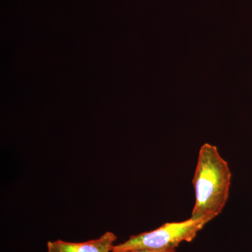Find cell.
Wrapping results in <instances>:
<instances>
[{
  "label": "cell",
  "mask_w": 252,
  "mask_h": 252,
  "mask_svg": "<svg viewBox=\"0 0 252 252\" xmlns=\"http://www.w3.org/2000/svg\"><path fill=\"white\" fill-rule=\"evenodd\" d=\"M231 176L216 146L204 144L193 176L195 202L190 218L210 221L221 213L229 196Z\"/></svg>",
  "instance_id": "cell-1"
},
{
  "label": "cell",
  "mask_w": 252,
  "mask_h": 252,
  "mask_svg": "<svg viewBox=\"0 0 252 252\" xmlns=\"http://www.w3.org/2000/svg\"><path fill=\"white\" fill-rule=\"evenodd\" d=\"M206 220H189L165 223L157 229L132 235L128 240L114 245L112 252L130 250L166 251L176 250L183 242L190 243L209 223Z\"/></svg>",
  "instance_id": "cell-2"
},
{
  "label": "cell",
  "mask_w": 252,
  "mask_h": 252,
  "mask_svg": "<svg viewBox=\"0 0 252 252\" xmlns=\"http://www.w3.org/2000/svg\"><path fill=\"white\" fill-rule=\"evenodd\" d=\"M117 235L107 231L98 238L83 243H71L61 240L46 243L47 252H112Z\"/></svg>",
  "instance_id": "cell-3"
},
{
  "label": "cell",
  "mask_w": 252,
  "mask_h": 252,
  "mask_svg": "<svg viewBox=\"0 0 252 252\" xmlns=\"http://www.w3.org/2000/svg\"><path fill=\"white\" fill-rule=\"evenodd\" d=\"M120 252H176V250H166V251H150V250H130V251H125Z\"/></svg>",
  "instance_id": "cell-4"
}]
</instances>
